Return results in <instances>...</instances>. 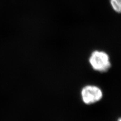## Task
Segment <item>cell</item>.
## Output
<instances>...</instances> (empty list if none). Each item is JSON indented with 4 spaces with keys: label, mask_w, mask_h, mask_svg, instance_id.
<instances>
[{
    "label": "cell",
    "mask_w": 121,
    "mask_h": 121,
    "mask_svg": "<svg viewBox=\"0 0 121 121\" xmlns=\"http://www.w3.org/2000/svg\"><path fill=\"white\" fill-rule=\"evenodd\" d=\"M89 62L94 70L100 73L108 71L112 66L109 55L101 51H93L90 56Z\"/></svg>",
    "instance_id": "obj_1"
},
{
    "label": "cell",
    "mask_w": 121,
    "mask_h": 121,
    "mask_svg": "<svg viewBox=\"0 0 121 121\" xmlns=\"http://www.w3.org/2000/svg\"><path fill=\"white\" fill-rule=\"evenodd\" d=\"M81 96L83 103L90 105L100 101L103 97V92L102 90L96 85H87L82 88Z\"/></svg>",
    "instance_id": "obj_2"
},
{
    "label": "cell",
    "mask_w": 121,
    "mask_h": 121,
    "mask_svg": "<svg viewBox=\"0 0 121 121\" xmlns=\"http://www.w3.org/2000/svg\"><path fill=\"white\" fill-rule=\"evenodd\" d=\"M110 3L112 8L116 12L120 13L121 10V0H110Z\"/></svg>",
    "instance_id": "obj_3"
},
{
    "label": "cell",
    "mask_w": 121,
    "mask_h": 121,
    "mask_svg": "<svg viewBox=\"0 0 121 121\" xmlns=\"http://www.w3.org/2000/svg\"><path fill=\"white\" fill-rule=\"evenodd\" d=\"M118 121H121V119H120V118H119V119Z\"/></svg>",
    "instance_id": "obj_4"
}]
</instances>
